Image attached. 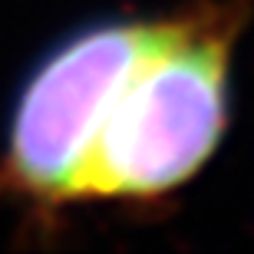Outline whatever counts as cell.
<instances>
[{"label":"cell","instance_id":"1","mask_svg":"<svg viewBox=\"0 0 254 254\" xmlns=\"http://www.w3.org/2000/svg\"><path fill=\"white\" fill-rule=\"evenodd\" d=\"M228 109V37L175 23L116 93L69 198H149L215 152Z\"/></svg>","mask_w":254,"mask_h":254},{"label":"cell","instance_id":"2","mask_svg":"<svg viewBox=\"0 0 254 254\" xmlns=\"http://www.w3.org/2000/svg\"><path fill=\"white\" fill-rule=\"evenodd\" d=\"M175 23H109L57 50L13 116L10 172L33 195L69 198L116 93Z\"/></svg>","mask_w":254,"mask_h":254}]
</instances>
